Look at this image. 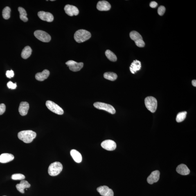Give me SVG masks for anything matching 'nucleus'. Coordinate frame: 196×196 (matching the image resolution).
I'll return each mask as SVG.
<instances>
[{"mask_svg": "<svg viewBox=\"0 0 196 196\" xmlns=\"http://www.w3.org/2000/svg\"><path fill=\"white\" fill-rule=\"evenodd\" d=\"M18 137L24 143H30L37 136L35 132L31 130L21 131L18 133Z\"/></svg>", "mask_w": 196, "mask_h": 196, "instance_id": "1", "label": "nucleus"}, {"mask_svg": "<svg viewBox=\"0 0 196 196\" xmlns=\"http://www.w3.org/2000/svg\"><path fill=\"white\" fill-rule=\"evenodd\" d=\"M91 37L90 32L85 30H77L74 34L75 40L78 43L85 42L90 38Z\"/></svg>", "mask_w": 196, "mask_h": 196, "instance_id": "2", "label": "nucleus"}, {"mask_svg": "<svg viewBox=\"0 0 196 196\" xmlns=\"http://www.w3.org/2000/svg\"><path fill=\"white\" fill-rule=\"evenodd\" d=\"M63 169L62 163L58 162H55L50 165L48 169V174L52 176H56L60 173Z\"/></svg>", "mask_w": 196, "mask_h": 196, "instance_id": "3", "label": "nucleus"}, {"mask_svg": "<svg viewBox=\"0 0 196 196\" xmlns=\"http://www.w3.org/2000/svg\"><path fill=\"white\" fill-rule=\"evenodd\" d=\"M146 107L150 112H155L157 107V101L155 98L152 96L147 97L145 100Z\"/></svg>", "mask_w": 196, "mask_h": 196, "instance_id": "4", "label": "nucleus"}, {"mask_svg": "<svg viewBox=\"0 0 196 196\" xmlns=\"http://www.w3.org/2000/svg\"><path fill=\"white\" fill-rule=\"evenodd\" d=\"M130 37L131 39L134 41L136 45L139 47H143L145 46L143 37L141 35L136 31H132L130 33Z\"/></svg>", "mask_w": 196, "mask_h": 196, "instance_id": "5", "label": "nucleus"}, {"mask_svg": "<svg viewBox=\"0 0 196 196\" xmlns=\"http://www.w3.org/2000/svg\"><path fill=\"white\" fill-rule=\"evenodd\" d=\"M93 105L96 108L105 111L111 114H114L116 112L114 108L110 104L101 102H96Z\"/></svg>", "mask_w": 196, "mask_h": 196, "instance_id": "6", "label": "nucleus"}, {"mask_svg": "<svg viewBox=\"0 0 196 196\" xmlns=\"http://www.w3.org/2000/svg\"><path fill=\"white\" fill-rule=\"evenodd\" d=\"M46 105L48 108L52 112L59 115L63 114V110L55 102L51 101H47L46 102Z\"/></svg>", "mask_w": 196, "mask_h": 196, "instance_id": "7", "label": "nucleus"}, {"mask_svg": "<svg viewBox=\"0 0 196 196\" xmlns=\"http://www.w3.org/2000/svg\"><path fill=\"white\" fill-rule=\"evenodd\" d=\"M34 35L37 38L42 42H48L51 40V37L49 34L43 31H36Z\"/></svg>", "mask_w": 196, "mask_h": 196, "instance_id": "8", "label": "nucleus"}, {"mask_svg": "<svg viewBox=\"0 0 196 196\" xmlns=\"http://www.w3.org/2000/svg\"><path fill=\"white\" fill-rule=\"evenodd\" d=\"M66 64L69 67V69L73 72L80 71L84 66L83 63H77L73 60L68 61Z\"/></svg>", "mask_w": 196, "mask_h": 196, "instance_id": "9", "label": "nucleus"}, {"mask_svg": "<svg viewBox=\"0 0 196 196\" xmlns=\"http://www.w3.org/2000/svg\"><path fill=\"white\" fill-rule=\"evenodd\" d=\"M101 146L102 148L108 151H113L116 149V143L113 140H106L102 142Z\"/></svg>", "mask_w": 196, "mask_h": 196, "instance_id": "10", "label": "nucleus"}, {"mask_svg": "<svg viewBox=\"0 0 196 196\" xmlns=\"http://www.w3.org/2000/svg\"><path fill=\"white\" fill-rule=\"evenodd\" d=\"M97 191L102 196H114L113 191L107 186L98 187L97 188Z\"/></svg>", "mask_w": 196, "mask_h": 196, "instance_id": "11", "label": "nucleus"}, {"mask_svg": "<svg viewBox=\"0 0 196 196\" xmlns=\"http://www.w3.org/2000/svg\"><path fill=\"white\" fill-rule=\"evenodd\" d=\"M64 10L66 13L71 17H72L74 15L77 16L79 14L78 9L73 5H66L65 7Z\"/></svg>", "mask_w": 196, "mask_h": 196, "instance_id": "12", "label": "nucleus"}, {"mask_svg": "<svg viewBox=\"0 0 196 196\" xmlns=\"http://www.w3.org/2000/svg\"><path fill=\"white\" fill-rule=\"evenodd\" d=\"M38 16L43 21L51 22L53 20V16L51 13L48 12L40 11L38 13Z\"/></svg>", "mask_w": 196, "mask_h": 196, "instance_id": "13", "label": "nucleus"}, {"mask_svg": "<svg viewBox=\"0 0 196 196\" xmlns=\"http://www.w3.org/2000/svg\"><path fill=\"white\" fill-rule=\"evenodd\" d=\"M160 172L159 170L153 172L147 178V182L150 184H153L154 183L159 181L160 177Z\"/></svg>", "mask_w": 196, "mask_h": 196, "instance_id": "14", "label": "nucleus"}, {"mask_svg": "<svg viewBox=\"0 0 196 196\" xmlns=\"http://www.w3.org/2000/svg\"><path fill=\"white\" fill-rule=\"evenodd\" d=\"M111 5L105 1H99L97 5V8L100 11H108L110 10Z\"/></svg>", "mask_w": 196, "mask_h": 196, "instance_id": "15", "label": "nucleus"}, {"mask_svg": "<svg viewBox=\"0 0 196 196\" xmlns=\"http://www.w3.org/2000/svg\"><path fill=\"white\" fill-rule=\"evenodd\" d=\"M29 109V104L27 102H21L19 108V111L21 116H26Z\"/></svg>", "mask_w": 196, "mask_h": 196, "instance_id": "16", "label": "nucleus"}, {"mask_svg": "<svg viewBox=\"0 0 196 196\" xmlns=\"http://www.w3.org/2000/svg\"><path fill=\"white\" fill-rule=\"evenodd\" d=\"M50 74V71L47 69H45L42 72L36 74L35 78L39 81H43L49 77Z\"/></svg>", "mask_w": 196, "mask_h": 196, "instance_id": "17", "label": "nucleus"}, {"mask_svg": "<svg viewBox=\"0 0 196 196\" xmlns=\"http://www.w3.org/2000/svg\"><path fill=\"white\" fill-rule=\"evenodd\" d=\"M178 173L182 175H188L190 173V170L186 165L182 164L178 165L176 169Z\"/></svg>", "mask_w": 196, "mask_h": 196, "instance_id": "18", "label": "nucleus"}, {"mask_svg": "<svg viewBox=\"0 0 196 196\" xmlns=\"http://www.w3.org/2000/svg\"><path fill=\"white\" fill-rule=\"evenodd\" d=\"M31 185L28 181L25 180L21 181L19 184L16 185V187L19 191L21 193H24V189L30 188Z\"/></svg>", "mask_w": 196, "mask_h": 196, "instance_id": "19", "label": "nucleus"}, {"mask_svg": "<svg viewBox=\"0 0 196 196\" xmlns=\"http://www.w3.org/2000/svg\"><path fill=\"white\" fill-rule=\"evenodd\" d=\"M14 159V156L11 154L3 153L0 156V162L8 163L13 160Z\"/></svg>", "mask_w": 196, "mask_h": 196, "instance_id": "20", "label": "nucleus"}, {"mask_svg": "<svg viewBox=\"0 0 196 196\" xmlns=\"http://www.w3.org/2000/svg\"><path fill=\"white\" fill-rule=\"evenodd\" d=\"M141 63L138 60H135L132 63L130 67V71L133 74L136 73L137 71L141 69Z\"/></svg>", "mask_w": 196, "mask_h": 196, "instance_id": "21", "label": "nucleus"}, {"mask_svg": "<svg viewBox=\"0 0 196 196\" xmlns=\"http://www.w3.org/2000/svg\"><path fill=\"white\" fill-rule=\"evenodd\" d=\"M72 157L74 160L77 163H80L82 160V155L78 151L73 149L70 152Z\"/></svg>", "mask_w": 196, "mask_h": 196, "instance_id": "22", "label": "nucleus"}, {"mask_svg": "<svg viewBox=\"0 0 196 196\" xmlns=\"http://www.w3.org/2000/svg\"><path fill=\"white\" fill-rule=\"evenodd\" d=\"M32 50L30 47L27 46L24 47L21 53V56L23 59H26L31 55Z\"/></svg>", "mask_w": 196, "mask_h": 196, "instance_id": "23", "label": "nucleus"}, {"mask_svg": "<svg viewBox=\"0 0 196 196\" xmlns=\"http://www.w3.org/2000/svg\"><path fill=\"white\" fill-rule=\"evenodd\" d=\"M104 78L106 79L114 81L117 79V75L116 73L112 72H107L104 73Z\"/></svg>", "mask_w": 196, "mask_h": 196, "instance_id": "24", "label": "nucleus"}, {"mask_svg": "<svg viewBox=\"0 0 196 196\" xmlns=\"http://www.w3.org/2000/svg\"><path fill=\"white\" fill-rule=\"evenodd\" d=\"M18 11L20 13V18L21 20L24 22H27V21H28V18L27 17V12L24 9L21 7H19Z\"/></svg>", "mask_w": 196, "mask_h": 196, "instance_id": "25", "label": "nucleus"}, {"mask_svg": "<svg viewBox=\"0 0 196 196\" xmlns=\"http://www.w3.org/2000/svg\"><path fill=\"white\" fill-rule=\"evenodd\" d=\"M105 54L107 58L111 62H115L117 61L116 56L110 50H107L105 52Z\"/></svg>", "mask_w": 196, "mask_h": 196, "instance_id": "26", "label": "nucleus"}, {"mask_svg": "<svg viewBox=\"0 0 196 196\" xmlns=\"http://www.w3.org/2000/svg\"><path fill=\"white\" fill-rule=\"evenodd\" d=\"M187 114V112L185 111L178 113L176 119L177 123H181L184 121L186 118Z\"/></svg>", "mask_w": 196, "mask_h": 196, "instance_id": "27", "label": "nucleus"}, {"mask_svg": "<svg viewBox=\"0 0 196 196\" xmlns=\"http://www.w3.org/2000/svg\"><path fill=\"white\" fill-rule=\"evenodd\" d=\"M11 10L8 7H6L3 10L2 16L3 18L5 19H8L10 17V12Z\"/></svg>", "mask_w": 196, "mask_h": 196, "instance_id": "28", "label": "nucleus"}, {"mask_svg": "<svg viewBox=\"0 0 196 196\" xmlns=\"http://www.w3.org/2000/svg\"><path fill=\"white\" fill-rule=\"evenodd\" d=\"M11 178L14 180H23L25 178V176L21 174H15L11 176Z\"/></svg>", "mask_w": 196, "mask_h": 196, "instance_id": "29", "label": "nucleus"}, {"mask_svg": "<svg viewBox=\"0 0 196 196\" xmlns=\"http://www.w3.org/2000/svg\"><path fill=\"white\" fill-rule=\"evenodd\" d=\"M166 8L164 6H161L159 7L158 9V13L160 16H162L164 14Z\"/></svg>", "mask_w": 196, "mask_h": 196, "instance_id": "30", "label": "nucleus"}, {"mask_svg": "<svg viewBox=\"0 0 196 196\" xmlns=\"http://www.w3.org/2000/svg\"><path fill=\"white\" fill-rule=\"evenodd\" d=\"M7 86H8V88L14 89L16 88L17 87V84L16 83H13L11 82H9L7 84Z\"/></svg>", "mask_w": 196, "mask_h": 196, "instance_id": "31", "label": "nucleus"}, {"mask_svg": "<svg viewBox=\"0 0 196 196\" xmlns=\"http://www.w3.org/2000/svg\"><path fill=\"white\" fill-rule=\"evenodd\" d=\"M6 106L4 104H0V115H2L6 111Z\"/></svg>", "mask_w": 196, "mask_h": 196, "instance_id": "32", "label": "nucleus"}, {"mask_svg": "<svg viewBox=\"0 0 196 196\" xmlns=\"http://www.w3.org/2000/svg\"><path fill=\"white\" fill-rule=\"evenodd\" d=\"M6 75L7 77L9 78H11L13 77L14 75V72L12 70L8 71L6 72Z\"/></svg>", "mask_w": 196, "mask_h": 196, "instance_id": "33", "label": "nucleus"}, {"mask_svg": "<svg viewBox=\"0 0 196 196\" xmlns=\"http://www.w3.org/2000/svg\"><path fill=\"white\" fill-rule=\"evenodd\" d=\"M158 6L157 3L155 1H152L150 4V6L152 8H156Z\"/></svg>", "mask_w": 196, "mask_h": 196, "instance_id": "34", "label": "nucleus"}, {"mask_svg": "<svg viewBox=\"0 0 196 196\" xmlns=\"http://www.w3.org/2000/svg\"><path fill=\"white\" fill-rule=\"evenodd\" d=\"M192 85H193L194 87H196V80H194L192 81Z\"/></svg>", "mask_w": 196, "mask_h": 196, "instance_id": "35", "label": "nucleus"}, {"mask_svg": "<svg viewBox=\"0 0 196 196\" xmlns=\"http://www.w3.org/2000/svg\"></svg>", "mask_w": 196, "mask_h": 196, "instance_id": "36", "label": "nucleus"}]
</instances>
